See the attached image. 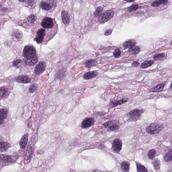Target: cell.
<instances>
[{
  "label": "cell",
  "instance_id": "cell-6",
  "mask_svg": "<svg viewBox=\"0 0 172 172\" xmlns=\"http://www.w3.org/2000/svg\"><path fill=\"white\" fill-rule=\"evenodd\" d=\"M37 37L34 39L37 44H40L42 42L44 37L46 34V30L45 29H40L37 32Z\"/></svg>",
  "mask_w": 172,
  "mask_h": 172
},
{
  "label": "cell",
  "instance_id": "cell-7",
  "mask_svg": "<svg viewBox=\"0 0 172 172\" xmlns=\"http://www.w3.org/2000/svg\"><path fill=\"white\" fill-rule=\"evenodd\" d=\"M42 26L46 29L52 28L54 26L52 19L49 17H46L44 19L42 22Z\"/></svg>",
  "mask_w": 172,
  "mask_h": 172
},
{
  "label": "cell",
  "instance_id": "cell-11",
  "mask_svg": "<svg viewBox=\"0 0 172 172\" xmlns=\"http://www.w3.org/2000/svg\"><path fill=\"white\" fill-rule=\"evenodd\" d=\"M98 75V73L97 71H91L87 72L84 75L83 78L86 80H89L95 77Z\"/></svg>",
  "mask_w": 172,
  "mask_h": 172
},
{
  "label": "cell",
  "instance_id": "cell-29",
  "mask_svg": "<svg viewBox=\"0 0 172 172\" xmlns=\"http://www.w3.org/2000/svg\"><path fill=\"white\" fill-rule=\"evenodd\" d=\"M97 63L96 60H94L90 59L88 60L85 63V66L88 68H90L93 66L95 65Z\"/></svg>",
  "mask_w": 172,
  "mask_h": 172
},
{
  "label": "cell",
  "instance_id": "cell-40",
  "mask_svg": "<svg viewBox=\"0 0 172 172\" xmlns=\"http://www.w3.org/2000/svg\"><path fill=\"white\" fill-rule=\"evenodd\" d=\"M33 153V150L31 148L29 147L27 149L26 155L28 158H30Z\"/></svg>",
  "mask_w": 172,
  "mask_h": 172
},
{
  "label": "cell",
  "instance_id": "cell-13",
  "mask_svg": "<svg viewBox=\"0 0 172 172\" xmlns=\"http://www.w3.org/2000/svg\"><path fill=\"white\" fill-rule=\"evenodd\" d=\"M62 18L64 24H68L70 21V19L68 13L65 11H63L62 12Z\"/></svg>",
  "mask_w": 172,
  "mask_h": 172
},
{
  "label": "cell",
  "instance_id": "cell-36",
  "mask_svg": "<svg viewBox=\"0 0 172 172\" xmlns=\"http://www.w3.org/2000/svg\"><path fill=\"white\" fill-rule=\"evenodd\" d=\"M103 9L101 7H98L96 9L94 15L96 17L99 16L101 15Z\"/></svg>",
  "mask_w": 172,
  "mask_h": 172
},
{
  "label": "cell",
  "instance_id": "cell-26",
  "mask_svg": "<svg viewBox=\"0 0 172 172\" xmlns=\"http://www.w3.org/2000/svg\"><path fill=\"white\" fill-rule=\"evenodd\" d=\"M166 57V54L164 53H159L154 55L153 58L156 61L161 60L164 59Z\"/></svg>",
  "mask_w": 172,
  "mask_h": 172
},
{
  "label": "cell",
  "instance_id": "cell-35",
  "mask_svg": "<svg viewBox=\"0 0 172 172\" xmlns=\"http://www.w3.org/2000/svg\"><path fill=\"white\" fill-rule=\"evenodd\" d=\"M120 126L116 123V124H114L109 127L108 131H116L118 130Z\"/></svg>",
  "mask_w": 172,
  "mask_h": 172
},
{
  "label": "cell",
  "instance_id": "cell-21",
  "mask_svg": "<svg viewBox=\"0 0 172 172\" xmlns=\"http://www.w3.org/2000/svg\"><path fill=\"white\" fill-rule=\"evenodd\" d=\"M9 111L6 109L3 108L0 110V118L5 119L7 118Z\"/></svg>",
  "mask_w": 172,
  "mask_h": 172
},
{
  "label": "cell",
  "instance_id": "cell-31",
  "mask_svg": "<svg viewBox=\"0 0 172 172\" xmlns=\"http://www.w3.org/2000/svg\"><path fill=\"white\" fill-rule=\"evenodd\" d=\"M137 169L138 172H148V170L141 164L137 163Z\"/></svg>",
  "mask_w": 172,
  "mask_h": 172
},
{
  "label": "cell",
  "instance_id": "cell-20",
  "mask_svg": "<svg viewBox=\"0 0 172 172\" xmlns=\"http://www.w3.org/2000/svg\"><path fill=\"white\" fill-rule=\"evenodd\" d=\"M121 168L123 172H128L130 170V164L127 162L123 161L121 163Z\"/></svg>",
  "mask_w": 172,
  "mask_h": 172
},
{
  "label": "cell",
  "instance_id": "cell-46",
  "mask_svg": "<svg viewBox=\"0 0 172 172\" xmlns=\"http://www.w3.org/2000/svg\"><path fill=\"white\" fill-rule=\"evenodd\" d=\"M124 1H126L127 2H133V1H135V0H124Z\"/></svg>",
  "mask_w": 172,
  "mask_h": 172
},
{
  "label": "cell",
  "instance_id": "cell-44",
  "mask_svg": "<svg viewBox=\"0 0 172 172\" xmlns=\"http://www.w3.org/2000/svg\"><path fill=\"white\" fill-rule=\"evenodd\" d=\"M139 65H140V63L139 62L134 61L132 63V66L133 67H138Z\"/></svg>",
  "mask_w": 172,
  "mask_h": 172
},
{
  "label": "cell",
  "instance_id": "cell-8",
  "mask_svg": "<svg viewBox=\"0 0 172 172\" xmlns=\"http://www.w3.org/2000/svg\"><path fill=\"white\" fill-rule=\"evenodd\" d=\"M122 145V141L119 139H116L113 142L112 148L114 152L119 153L121 150Z\"/></svg>",
  "mask_w": 172,
  "mask_h": 172
},
{
  "label": "cell",
  "instance_id": "cell-19",
  "mask_svg": "<svg viewBox=\"0 0 172 172\" xmlns=\"http://www.w3.org/2000/svg\"><path fill=\"white\" fill-rule=\"evenodd\" d=\"M128 51L129 53L134 55H137L140 52V48L137 46H134L130 47Z\"/></svg>",
  "mask_w": 172,
  "mask_h": 172
},
{
  "label": "cell",
  "instance_id": "cell-45",
  "mask_svg": "<svg viewBox=\"0 0 172 172\" xmlns=\"http://www.w3.org/2000/svg\"><path fill=\"white\" fill-rule=\"evenodd\" d=\"M4 120L5 119H3L0 118V125H2V124H3L4 122Z\"/></svg>",
  "mask_w": 172,
  "mask_h": 172
},
{
  "label": "cell",
  "instance_id": "cell-12",
  "mask_svg": "<svg viewBox=\"0 0 172 172\" xmlns=\"http://www.w3.org/2000/svg\"><path fill=\"white\" fill-rule=\"evenodd\" d=\"M12 160V157L9 156L4 155H0V161L3 164H6L11 163Z\"/></svg>",
  "mask_w": 172,
  "mask_h": 172
},
{
  "label": "cell",
  "instance_id": "cell-5",
  "mask_svg": "<svg viewBox=\"0 0 172 172\" xmlns=\"http://www.w3.org/2000/svg\"><path fill=\"white\" fill-rule=\"evenodd\" d=\"M46 67V63L44 61L39 62L37 64L34 69L35 73L37 75H40L45 71Z\"/></svg>",
  "mask_w": 172,
  "mask_h": 172
},
{
  "label": "cell",
  "instance_id": "cell-16",
  "mask_svg": "<svg viewBox=\"0 0 172 172\" xmlns=\"http://www.w3.org/2000/svg\"><path fill=\"white\" fill-rule=\"evenodd\" d=\"M28 141V134H25L23 137L20 141V145L21 149H24L26 147Z\"/></svg>",
  "mask_w": 172,
  "mask_h": 172
},
{
  "label": "cell",
  "instance_id": "cell-2",
  "mask_svg": "<svg viewBox=\"0 0 172 172\" xmlns=\"http://www.w3.org/2000/svg\"><path fill=\"white\" fill-rule=\"evenodd\" d=\"M163 128L162 125L156 123H152L146 128L147 132L149 134H158Z\"/></svg>",
  "mask_w": 172,
  "mask_h": 172
},
{
  "label": "cell",
  "instance_id": "cell-41",
  "mask_svg": "<svg viewBox=\"0 0 172 172\" xmlns=\"http://www.w3.org/2000/svg\"><path fill=\"white\" fill-rule=\"evenodd\" d=\"M22 62V60H17L14 61L13 62V66L17 67L18 66L19 64H20Z\"/></svg>",
  "mask_w": 172,
  "mask_h": 172
},
{
  "label": "cell",
  "instance_id": "cell-15",
  "mask_svg": "<svg viewBox=\"0 0 172 172\" xmlns=\"http://www.w3.org/2000/svg\"><path fill=\"white\" fill-rule=\"evenodd\" d=\"M135 43V41L134 39H131L127 40L123 44V48L124 49H126V48H130L132 46H134Z\"/></svg>",
  "mask_w": 172,
  "mask_h": 172
},
{
  "label": "cell",
  "instance_id": "cell-22",
  "mask_svg": "<svg viewBox=\"0 0 172 172\" xmlns=\"http://www.w3.org/2000/svg\"><path fill=\"white\" fill-rule=\"evenodd\" d=\"M127 101V99H123L119 100L116 101H112L111 102V103L113 107H115L118 105L123 104L124 103H126Z\"/></svg>",
  "mask_w": 172,
  "mask_h": 172
},
{
  "label": "cell",
  "instance_id": "cell-38",
  "mask_svg": "<svg viewBox=\"0 0 172 172\" xmlns=\"http://www.w3.org/2000/svg\"><path fill=\"white\" fill-rule=\"evenodd\" d=\"M113 55L116 58H118L120 56L121 54V51L120 50L119 48H116L114 50L113 53Z\"/></svg>",
  "mask_w": 172,
  "mask_h": 172
},
{
  "label": "cell",
  "instance_id": "cell-33",
  "mask_svg": "<svg viewBox=\"0 0 172 172\" xmlns=\"http://www.w3.org/2000/svg\"><path fill=\"white\" fill-rule=\"evenodd\" d=\"M172 150H170L168 153L165 155L164 157V160L166 162L172 161Z\"/></svg>",
  "mask_w": 172,
  "mask_h": 172
},
{
  "label": "cell",
  "instance_id": "cell-4",
  "mask_svg": "<svg viewBox=\"0 0 172 172\" xmlns=\"http://www.w3.org/2000/svg\"><path fill=\"white\" fill-rule=\"evenodd\" d=\"M113 15L114 12L112 10H108L99 16L98 18V21L100 22H106L111 19Z\"/></svg>",
  "mask_w": 172,
  "mask_h": 172
},
{
  "label": "cell",
  "instance_id": "cell-43",
  "mask_svg": "<svg viewBox=\"0 0 172 172\" xmlns=\"http://www.w3.org/2000/svg\"><path fill=\"white\" fill-rule=\"evenodd\" d=\"M112 29H109L105 32L104 34L106 36L109 35L112 33Z\"/></svg>",
  "mask_w": 172,
  "mask_h": 172
},
{
  "label": "cell",
  "instance_id": "cell-10",
  "mask_svg": "<svg viewBox=\"0 0 172 172\" xmlns=\"http://www.w3.org/2000/svg\"><path fill=\"white\" fill-rule=\"evenodd\" d=\"M31 79L28 76L20 75L16 78L17 82L22 83H29L31 81Z\"/></svg>",
  "mask_w": 172,
  "mask_h": 172
},
{
  "label": "cell",
  "instance_id": "cell-39",
  "mask_svg": "<svg viewBox=\"0 0 172 172\" xmlns=\"http://www.w3.org/2000/svg\"><path fill=\"white\" fill-rule=\"evenodd\" d=\"M138 8V5H136V4H133V5L129 8L128 11L129 12H131L133 11H135V10H137Z\"/></svg>",
  "mask_w": 172,
  "mask_h": 172
},
{
  "label": "cell",
  "instance_id": "cell-37",
  "mask_svg": "<svg viewBox=\"0 0 172 172\" xmlns=\"http://www.w3.org/2000/svg\"><path fill=\"white\" fill-rule=\"evenodd\" d=\"M37 88H38V86L37 85L35 84H33L29 87V91L30 92H34L37 91Z\"/></svg>",
  "mask_w": 172,
  "mask_h": 172
},
{
  "label": "cell",
  "instance_id": "cell-30",
  "mask_svg": "<svg viewBox=\"0 0 172 172\" xmlns=\"http://www.w3.org/2000/svg\"><path fill=\"white\" fill-rule=\"evenodd\" d=\"M8 94V90L6 88H1L0 89V98H5Z\"/></svg>",
  "mask_w": 172,
  "mask_h": 172
},
{
  "label": "cell",
  "instance_id": "cell-9",
  "mask_svg": "<svg viewBox=\"0 0 172 172\" xmlns=\"http://www.w3.org/2000/svg\"><path fill=\"white\" fill-rule=\"evenodd\" d=\"M95 120L91 118H87L83 120L81 124L82 128H86L90 127L94 124Z\"/></svg>",
  "mask_w": 172,
  "mask_h": 172
},
{
  "label": "cell",
  "instance_id": "cell-27",
  "mask_svg": "<svg viewBox=\"0 0 172 172\" xmlns=\"http://www.w3.org/2000/svg\"><path fill=\"white\" fill-rule=\"evenodd\" d=\"M154 63V61L152 60L145 61L141 64V67L142 68H145L151 66Z\"/></svg>",
  "mask_w": 172,
  "mask_h": 172
},
{
  "label": "cell",
  "instance_id": "cell-14",
  "mask_svg": "<svg viewBox=\"0 0 172 172\" xmlns=\"http://www.w3.org/2000/svg\"><path fill=\"white\" fill-rule=\"evenodd\" d=\"M11 147V145L9 142H0V152H4L6 151Z\"/></svg>",
  "mask_w": 172,
  "mask_h": 172
},
{
  "label": "cell",
  "instance_id": "cell-42",
  "mask_svg": "<svg viewBox=\"0 0 172 172\" xmlns=\"http://www.w3.org/2000/svg\"><path fill=\"white\" fill-rule=\"evenodd\" d=\"M35 0H26V3L29 5L32 6L34 3Z\"/></svg>",
  "mask_w": 172,
  "mask_h": 172
},
{
  "label": "cell",
  "instance_id": "cell-28",
  "mask_svg": "<svg viewBox=\"0 0 172 172\" xmlns=\"http://www.w3.org/2000/svg\"><path fill=\"white\" fill-rule=\"evenodd\" d=\"M36 19H37V17L33 15H31L29 16L27 18V22L29 24H33L34 22L35 21Z\"/></svg>",
  "mask_w": 172,
  "mask_h": 172
},
{
  "label": "cell",
  "instance_id": "cell-25",
  "mask_svg": "<svg viewBox=\"0 0 172 172\" xmlns=\"http://www.w3.org/2000/svg\"><path fill=\"white\" fill-rule=\"evenodd\" d=\"M160 161L158 158L155 159L153 162V164L154 166V169L155 170L157 171L160 169Z\"/></svg>",
  "mask_w": 172,
  "mask_h": 172
},
{
  "label": "cell",
  "instance_id": "cell-1",
  "mask_svg": "<svg viewBox=\"0 0 172 172\" xmlns=\"http://www.w3.org/2000/svg\"><path fill=\"white\" fill-rule=\"evenodd\" d=\"M23 55L25 60H29L37 56V51L34 47L30 46H26L23 50Z\"/></svg>",
  "mask_w": 172,
  "mask_h": 172
},
{
  "label": "cell",
  "instance_id": "cell-23",
  "mask_svg": "<svg viewBox=\"0 0 172 172\" xmlns=\"http://www.w3.org/2000/svg\"><path fill=\"white\" fill-rule=\"evenodd\" d=\"M168 0H158L153 2L152 4V6L156 7L159 6L160 4H166L168 3Z\"/></svg>",
  "mask_w": 172,
  "mask_h": 172
},
{
  "label": "cell",
  "instance_id": "cell-3",
  "mask_svg": "<svg viewBox=\"0 0 172 172\" xmlns=\"http://www.w3.org/2000/svg\"><path fill=\"white\" fill-rule=\"evenodd\" d=\"M144 112L143 110L135 109L131 111L128 114L127 116L130 120L135 121L140 119L141 115Z\"/></svg>",
  "mask_w": 172,
  "mask_h": 172
},
{
  "label": "cell",
  "instance_id": "cell-32",
  "mask_svg": "<svg viewBox=\"0 0 172 172\" xmlns=\"http://www.w3.org/2000/svg\"><path fill=\"white\" fill-rule=\"evenodd\" d=\"M118 123V122L116 120H112L108 121L104 123V124H103V125L105 128H109L112 125H113V124H116Z\"/></svg>",
  "mask_w": 172,
  "mask_h": 172
},
{
  "label": "cell",
  "instance_id": "cell-34",
  "mask_svg": "<svg viewBox=\"0 0 172 172\" xmlns=\"http://www.w3.org/2000/svg\"><path fill=\"white\" fill-rule=\"evenodd\" d=\"M156 154V150L154 149L149 150L148 154V158L150 160H153Z\"/></svg>",
  "mask_w": 172,
  "mask_h": 172
},
{
  "label": "cell",
  "instance_id": "cell-24",
  "mask_svg": "<svg viewBox=\"0 0 172 172\" xmlns=\"http://www.w3.org/2000/svg\"><path fill=\"white\" fill-rule=\"evenodd\" d=\"M41 8L42 9L48 11L51 8V6L49 3L46 2H42L40 4Z\"/></svg>",
  "mask_w": 172,
  "mask_h": 172
},
{
  "label": "cell",
  "instance_id": "cell-17",
  "mask_svg": "<svg viewBox=\"0 0 172 172\" xmlns=\"http://www.w3.org/2000/svg\"><path fill=\"white\" fill-rule=\"evenodd\" d=\"M166 84V83H163L158 84L155 87H154L151 89V91L153 92H159L161 91L163 89Z\"/></svg>",
  "mask_w": 172,
  "mask_h": 172
},
{
  "label": "cell",
  "instance_id": "cell-47",
  "mask_svg": "<svg viewBox=\"0 0 172 172\" xmlns=\"http://www.w3.org/2000/svg\"><path fill=\"white\" fill-rule=\"evenodd\" d=\"M19 1L21 2H24V1H26V0H19Z\"/></svg>",
  "mask_w": 172,
  "mask_h": 172
},
{
  "label": "cell",
  "instance_id": "cell-18",
  "mask_svg": "<svg viewBox=\"0 0 172 172\" xmlns=\"http://www.w3.org/2000/svg\"><path fill=\"white\" fill-rule=\"evenodd\" d=\"M25 64L28 66H33L37 63L38 61V58L37 56L34 58L33 59L31 60H25Z\"/></svg>",
  "mask_w": 172,
  "mask_h": 172
}]
</instances>
